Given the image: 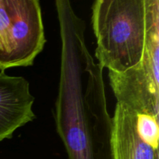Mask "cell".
Instances as JSON below:
<instances>
[{"mask_svg":"<svg viewBox=\"0 0 159 159\" xmlns=\"http://www.w3.org/2000/svg\"><path fill=\"white\" fill-rule=\"evenodd\" d=\"M61 40L56 128L69 159H112V117L102 68L85 43V23L68 0H57Z\"/></svg>","mask_w":159,"mask_h":159,"instance_id":"6da1fadb","label":"cell"},{"mask_svg":"<svg viewBox=\"0 0 159 159\" xmlns=\"http://www.w3.org/2000/svg\"><path fill=\"white\" fill-rule=\"evenodd\" d=\"M158 20V0L95 1L92 26L101 68L122 73L140 63L151 29Z\"/></svg>","mask_w":159,"mask_h":159,"instance_id":"7a4b0ae2","label":"cell"},{"mask_svg":"<svg viewBox=\"0 0 159 159\" xmlns=\"http://www.w3.org/2000/svg\"><path fill=\"white\" fill-rule=\"evenodd\" d=\"M46 41L38 0H0V71L33 65Z\"/></svg>","mask_w":159,"mask_h":159,"instance_id":"3957f363","label":"cell"},{"mask_svg":"<svg viewBox=\"0 0 159 159\" xmlns=\"http://www.w3.org/2000/svg\"><path fill=\"white\" fill-rule=\"evenodd\" d=\"M108 77L116 102L158 119L159 20L151 29L142 61L124 72L109 71Z\"/></svg>","mask_w":159,"mask_h":159,"instance_id":"277c9868","label":"cell"},{"mask_svg":"<svg viewBox=\"0 0 159 159\" xmlns=\"http://www.w3.org/2000/svg\"><path fill=\"white\" fill-rule=\"evenodd\" d=\"M34 100L24 77L0 71V142L11 138L17 129L35 119Z\"/></svg>","mask_w":159,"mask_h":159,"instance_id":"5b68a950","label":"cell"},{"mask_svg":"<svg viewBox=\"0 0 159 159\" xmlns=\"http://www.w3.org/2000/svg\"><path fill=\"white\" fill-rule=\"evenodd\" d=\"M137 113L116 102L112 117V159H158V150L146 144L138 135Z\"/></svg>","mask_w":159,"mask_h":159,"instance_id":"8992f818","label":"cell"},{"mask_svg":"<svg viewBox=\"0 0 159 159\" xmlns=\"http://www.w3.org/2000/svg\"><path fill=\"white\" fill-rule=\"evenodd\" d=\"M136 127L141 140L154 149L158 150V119L151 115L137 113Z\"/></svg>","mask_w":159,"mask_h":159,"instance_id":"52a82bcc","label":"cell"}]
</instances>
